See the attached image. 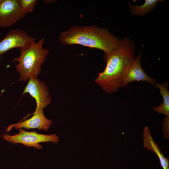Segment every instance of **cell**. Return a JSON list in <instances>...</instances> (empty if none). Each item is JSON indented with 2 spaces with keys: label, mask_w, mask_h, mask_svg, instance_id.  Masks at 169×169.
I'll return each instance as SVG.
<instances>
[{
  "label": "cell",
  "mask_w": 169,
  "mask_h": 169,
  "mask_svg": "<svg viewBox=\"0 0 169 169\" xmlns=\"http://www.w3.org/2000/svg\"><path fill=\"white\" fill-rule=\"evenodd\" d=\"M135 51L132 41L127 37L121 39L115 49L105 54V68L99 73L95 82L108 93L117 91L121 87L126 69L136 58Z\"/></svg>",
  "instance_id": "6da1fadb"
},
{
  "label": "cell",
  "mask_w": 169,
  "mask_h": 169,
  "mask_svg": "<svg viewBox=\"0 0 169 169\" xmlns=\"http://www.w3.org/2000/svg\"><path fill=\"white\" fill-rule=\"evenodd\" d=\"M59 40L64 45L79 44L101 49L106 53L115 49L121 39L108 29L94 24L72 26L61 32Z\"/></svg>",
  "instance_id": "7a4b0ae2"
},
{
  "label": "cell",
  "mask_w": 169,
  "mask_h": 169,
  "mask_svg": "<svg viewBox=\"0 0 169 169\" xmlns=\"http://www.w3.org/2000/svg\"><path fill=\"white\" fill-rule=\"evenodd\" d=\"M43 37L30 47L21 49L20 54L12 61H17L16 69L20 75L18 81H27L31 77H37L42 71L41 67L49 54V50L44 48Z\"/></svg>",
  "instance_id": "3957f363"
},
{
  "label": "cell",
  "mask_w": 169,
  "mask_h": 169,
  "mask_svg": "<svg viewBox=\"0 0 169 169\" xmlns=\"http://www.w3.org/2000/svg\"><path fill=\"white\" fill-rule=\"evenodd\" d=\"M18 131L19 133L14 135L5 133L3 136V139L8 142L21 143L28 147L32 146L38 149L43 147L39 143L45 142L57 143L59 142V137L55 134L46 135L38 134L35 131H27L22 128L19 129Z\"/></svg>",
  "instance_id": "277c9868"
},
{
  "label": "cell",
  "mask_w": 169,
  "mask_h": 169,
  "mask_svg": "<svg viewBox=\"0 0 169 169\" xmlns=\"http://www.w3.org/2000/svg\"><path fill=\"white\" fill-rule=\"evenodd\" d=\"M26 93H28L36 101V107L33 113L43 110L51 102V96L46 84L38 79L37 77H31L29 79L22 96Z\"/></svg>",
  "instance_id": "5b68a950"
},
{
  "label": "cell",
  "mask_w": 169,
  "mask_h": 169,
  "mask_svg": "<svg viewBox=\"0 0 169 169\" xmlns=\"http://www.w3.org/2000/svg\"><path fill=\"white\" fill-rule=\"evenodd\" d=\"M36 39L23 29L12 30L0 41V55L13 48L21 49L28 48L35 43Z\"/></svg>",
  "instance_id": "8992f818"
},
{
  "label": "cell",
  "mask_w": 169,
  "mask_h": 169,
  "mask_svg": "<svg viewBox=\"0 0 169 169\" xmlns=\"http://www.w3.org/2000/svg\"><path fill=\"white\" fill-rule=\"evenodd\" d=\"M18 0H3L0 3V27H9L24 17Z\"/></svg>",
  "instance_id": "52a82bcc"
},
{
  "label": "cell",
  "mask_w": 169,
  "mask_h": 169,
  "mask_svg": "<svg viewBox=\"0 0 169 169\" xmlns=\"http://www.w3.org/2000/svg\"><path fill=\"white\" fill-rule=\"evenodd\" d=\"M141 59L140 52L126 69L121 87H125L129 83L135 81H146L152 85H155L156 79L149 77L141 67Z\"/></svg>",
  "instance_id": "ba28073f"
},
{
  "label": "cell",
  "mask_w": 169,
  "mask_h": 169,
  "mask_svg": "<svg viewBox=\"0 0 169 169\" xmlns=\"http://www.w3.org/2000/svg\"><path fill=\"white\" fill-rule=\"evenodd\" d=\"M32 115H33L30 118L12 125L8 128L7 130L9 131L14 126L16 129L22 128L27 129L38 128L39 130L47 131L52 124V121L45 116L43 110L33 113Z\"/></svg>",
  "instance_id": "9c48e42d"
},
{
  "label": "cell",
  "mask_w": 169,
  "mask_h": 169,
  "mask_svg": "<svg viewBox=\"0 0 169 169\" xmlns=\"http://www.w3.org/2000/svg\"><path fill=\"white\" fill-rule=\"evenodd\" d=\"M143 145L146 148L154 151L159 158L163 169H169V158L164 157L159 147L154 141L148 128L145 126L143 131Z\"/></svg>",
  "instance_id": "30bf717a"
},
{
  "label": "cell",
  "mask_w": 169,
  "mask_h": 169,
  "mask_svg": "<svg viewBox=\"0 0 169 169\" xmlns=\"http://www.w3.org/2000/svg\"><path fill=\"white\" fill-rule=\"evenodd\" d=\"M169 82L163 83H156L155 85L158 88L163 98V101L161 105L154 106L152 109L159 114H162L169 117V91L167 88Z\"/></svg>",
  "instance_id": "8fae6325"
},
{
  "label": "cell",
  "mask_w": 169,
  "mask_h": 169,
  "mask_svg": "<svg viewBox=\"0 0 169 169\" xmlns=\"http://www.w3.org/2000/svg\"><path fill=\"white\" fill-rule=\"evenodd\" d=\"M162 0H146L143 5L134 6L128 3L130 8V11L134 15L143 16L152 11L156 7L159 2H162Z\"/></svg>",
  "instance_id": "7c38bea8"
},
{
  "label": "cell",
  "mask_w": 169,
  "mask_h": 169,
  "mask_svg": "<svg viewBox=\"0 0 169 169\" xmlns=\"http://www.w3.org/2000/svg\"><path fill=\"white\" fill-rule=\"evenodd\" d=\"M18 2L23 11L26 13L33 12L34 9L38 0H19Z\"/></svg>",
  "instance_id": "4fadbf2b"
},
{
  "label": "cell",
  "mask_w": 169,
  "mask_h": 169,
  "mask_svg": "<svg viewBox=\"0 0 169 169\" xmlns=\"http://www.w3.org/2000/svg\"><path fill=\"white\" fill-rule=\"evenodd\" d=\"M162 124L164 137L166 139H168L169 138V117H166L164 119Z\"/></svg>",
  "instance_id": "5bb4252c"
},
{
  "label": "cell",
  "mask_w": 169,
  "mask_h": 169,
  "mask_svg": "<svg viewBox=\"0 0 169 169\" xmlns=\"http://www.w3.org/2000/svg\"><path fill=\"white\" fill-rule=\"evenodd\" d=\"M57 0H43V2L47 4H50L56 2Z\"/></svg>",
  "instance_id": "9a60e30c"
},
{
  "label": "cell",
  "mask_w": 169,
  "mask_h": 169,
  "mask_svg": "<svg viewBox=\"0 0 169 169\" xmlns=\"http://www.w3.org/2000/svg\"><path fill=\"white\" fill-rule=\"evenodd\" d=\"M3 0H0V3Z\"/></svg>",
  "instance_id": "2e32d148"
}]
</instances>
